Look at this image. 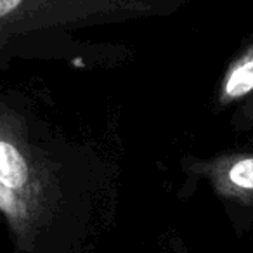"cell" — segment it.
Here are the masks:
<instances>
[{
    "instance_id": "obj_2",
    "label": "cell",
    "mask_w": 253,
    "mask_h": 253,
    "mask_svg": "<svg viewBox=\"0 0 253 253\" xmlns=\"http://www.w3.org/2000/svg\"><path fill=\"white\" fill-rule=\"evenodd\" d=\"M30 167L19 149L0 139V184L11 191L23 189L28 184Z\"/></svg>"
},
{
    "instance_id": "obj_4",
    "label": "cell",
    "mask_w": 253,
    "mask_h": 253,
    "mask_svg": "<svg viewBox=\"0 0 253 253\" xmlns=\"http://www.w3.org/2000/svg\"><path fill=\"white\" fill-rule=\"evenodd\" d=\"M227 179L238 189L253 193V156L232 163L231 169L227 170Z\"/></svg>"
},
{
    "instance_id": "obj_3",
    "label": "cell",
    "mask_w": 253,
    "mask_h": 253,
    "mask_svg": "<svg viewBox=\"0 0 253 253\" xmlns=\"http://www.w3.org/2000/svg\"><path fill=\"white\" fill-rule=\"evenodd\" d=\"M253 92V45L229 68L222 85V94L227 101Z\"/></svg>"
},
{
    "instance_id": "obj_1",
    "label": "cell",
    "mask_w": 253,
    "mask_h": 253,
    "mask_svg": "<svg viewBox=\"0 0 253 253\" xmlns=\"http://www.w3.org/2000/svg\"><path fill=\"white\" fill-rule=\"evenodd\" d=\"M162 0H0V26L61 23L90 16L141 14Z\"/></svg>"
}]
</instances>
